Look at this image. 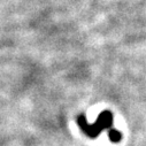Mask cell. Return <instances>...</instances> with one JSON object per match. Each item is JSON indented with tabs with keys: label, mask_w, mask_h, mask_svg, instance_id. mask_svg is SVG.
I'll return each instance as SVG.
<instances>
[{
	"label": "cell",
	"mask_w": 146,
	"mask_h": 146,
	"mask_svg": "<svg viewBox=\"0 0 146 146\" xmlns=\"http://www.w3.org/2000/svg\"><path fill=\"white\" fill-rule=\"evenodd\" d=\"M77 123H78L80 128H81L89 137H92V138L98 137V135L101 132V129L97 125V123H93V124L88 123V121H86V119H85L84 115H80V116L77 117Z\"/></svg>",
	"instance_id": "cell-1"
},
{
	"label": "cell",
	"mask_w": 146,
	"mask_h": 146,
	"mask_svg": "<svg viewBox=\"0 0 146 146\" xmlns=\"http://www.w3.org/2000/svg\"><path fill=\"white\" fill-rule=\"evenodd\" d=\"M97 125L104 130V129H108V128H111L113 125V115L111 112H108V111H105L102 113L99 114L98 119H97Z\"/></svg>",
	"instance_id": "cell-2"
},
{
	"label": "cell",
	"mask_w": 146,
	"mask_h": 146,
	"mask_svg": "<svg viewBox=\"0 0 146 146\" xmlns=\"http://www.w3.org/2000/svg\"><path fill=\"white\" fill-rule=\"evenodd\" d=\"M108 137L113 143H119L121 140V138H122V135H121L120 131H117L115 129H111L108 131Z\"/></svg>",
	"instance_id": "cell-3"
}]
</instances>
